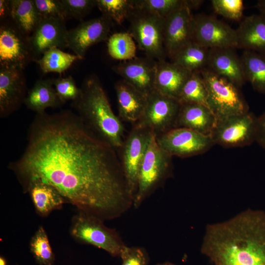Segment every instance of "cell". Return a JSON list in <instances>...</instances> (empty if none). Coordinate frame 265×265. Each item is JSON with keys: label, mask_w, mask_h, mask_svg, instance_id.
<instances>
[{"label": "cell", "mask_w": 265, "mask_h": 265, "mask_svg": "<svg viewBox=\"0 0 265 265\" xmlns=\"http://www.w3.org/2000/svg\"><path fill=\"white\" fill-rule=\"evenodd\" d=\"M235 49L231 48L209 49L207 68L239 88L246 80L240 57L237 55Z\"/></svg>", "instance_id": "d6986e66"}, {"label": "cell", "mask_w": 265, "mask_h": 265, "mask_svg": "<svg viewBox=\"0 0 265 265\" xmlns=\"http://www.w3.org/2000/svg\"><path fill=\"white\" fill-rule=\"evenodd\" d=\"M53 81L59 98L64 104L68 101L73 102L79 97L81 92L80 87H78L72 76L60 77L53 79Z\"/></svg>", "instance_id": "8d00e7d4"}, {"label": "cell", "mask_w": 265, "mask_h": 265, "mask_svg": "<svg viewBox=\"0 0 265 265\" xmlns=\"http://www.w3.org/2000/svg\"><path fill=\"white\" fill-rule=\"evenodd\" d=\"M110 56L121 61L136 57V46L134 40L129 32H120L109 37L107 43Z\"/></svg>", "instance_id": "f546056e"}, {"label": "cell", "mask_w": 265, "mask_h": 265, "mask_svg": "<svg viewBox=\"0 0 265 265\" xmlns=\"http://www.w3.org/2000/svg\"><path fill=\"white\" fill-rule=\"evenodd\" d=\"M29 248L37 264L40 265H53L55 255L47 233L42 226L38 228L31 238Z\"/></svg>", "instance_id": "1f68e13d"}, {"label": "cell", "mask_w": 265, "mask_h": 265, "mask_svg": "<svg viewBox=\"0 0 265 265\" xmlns=\"http://www.w3.org/2000/svg\"><path fill=\"white\" fill-rule=\"evenodd\" d=\"M130 33L147 57L156 61L165 60L163 39L164 19L135 9L128 19Z\"/></svg>", "instance_id": "52a82bcc"}, {"label": "cell", "mask_w": 265, "mask_h": 265, "mask_svg": "<svg viewBox=\"0 0 265 265\" xmlns=\"http://www.w3.org/2000/svg\"><path fill=\"white\" fill-rule=\"evenodd\" d=\"M194 19L191 10L184 6L164 18L165 50L170 59L183 48L194 41Z\"/></svg>", "instance_id": "5bb4252c"}, {"label": "cell", "mask_w": 265, "mask_h": 265, "mask_svg": "<svg viewBox=\"0 0 265 265\" xmlns=\"http://www.w3.org/2000/svg\"><path fill=\"white\" fill-rule=\"evenodd\" d=\"M120 258L121 265H149L150 257L147 250L142 247L126 246Z\"/></svg>", "instance_id": "74e56055"}, {"label": "cell", "mask_w": 265, "mask_h": 265, "mask_svg": "<svg viewBox=\"0 0 265 265\" xmlns=\"http://www.w3.org/2000/svg\"><path fill=\"white\" fill-rule=\"evenodd\" d=\"M79 97L71 105L85 126L102 140L119 149L124 140L125 128L113 112L97 76L86 78Z\"/></svg>", "instance_id": "3957f363"}, {"label": "cell", "mask_w": 265, "mask_h": 265, "mask_svg": "<svg viewBox=\"0 0 265 265\" xmlns=\"http://www.w3.org/2000/svg\"><path fill=\"white\" fill-rule=\"evenodd\" d=\"M200 251L213 265H265V212L248 209L207 224Z\"/></svg>", "instance_id": "7a4b0ae2"}, {"label": "cell", "mask_w": 265, "mask_h": 265, "mask_svg": "<svg viewBox=\"0 0 265 265\" xmlns=\"http://www.w3.org/2000/svg\"><path fill=\"white\" fill-rule=\"evenodd\" d=\"M66 20L60 18L42 19L39 25L28 37L35 59H39L44 53L53 47L60 49L68 48Z\"/></svg>", "instance_id": "e0dca14e"}, {"label": "cell", "mask_w": 265, "mask_h": 265, "mask_svg": "<svg viewBox=\"0 0 265 265\" xmlns=\"http://www.w3.org/2000/svg\"><path fill=\"white\" fill-rule=\"evenodd\" d=\"M192 73L171 61H158L155 90L178 99L183 86Z\"/></svg>", "instance_id": "44dd1931"}, {"label": "cell", "mask_w": 265, "mask_h": 265, "mask_svg": "<svg viewBox=\"0 0 265 265\" xmlns=\"http://www.w3.org/2000/svg\"><path fill=\"white\" fill-rule=\"evenodd\" d=\"M11 11V0H0V21L9 19Z\"/></svg>", "instance_id": "60d3db41"}, {"label": "cell", "mask_w": 265, "mask_h": 265, "mask_svg": "<svg viewBox=\"0 0 265 265\" xmlns=\"http://www.w3.org/2000/svg\"><path fill=\"white\" fill-rule=\"evenodd\" d=\"M240 58L246 81L255 90L265 94V54L244 50Z\"/></svg>", "instance_id": "4316f807"}, {"label": "cell", "mask_w": 265, "mask_h": 265, "mask_svg": "<svg viewBox=\"0 0 265 265\" xmlns=\"http://www.w3.org/2000/svg\"><path fill=\"white\" fill-rule=\"evenodd\" d=\"M175 128H185L211 135L217 119L206 106L197 104H181Z\"/></svg>", "instance_id": "7402d4cb"}, {"label": "cell", "mask_w": 265, "mask_h": 265, "mask_svg": "<svg viewBox=\"0 0 265 265\" xmlns=\"http://www.w3.org/2000/svg\"><path fill=\"white\" fill-rule=\"evenodd\" d=\"M115 90L119 118L132 124L138 122L145 109L147 96L123 80L116 82Z\"/></svg>", "instance_id": "ffe728a7"}, {"label": "cell", "mask_w": 265, "mask_h": 265, "mask_svg": "<svg viewBox=\"0 0 265 265\" xmlns=\"http://www.w3.org/2000/svg\"><path fill=\"white\" fill-rule=\"evenodd\" d=\"M104 220L79 211L71 221V236L78 241L103 249L113 257H120L126 246L116 230L107 227Z\"/></svg>", "instance_id": "5b68a950"}, {"label": "cell", "mask_w": 265, "mask_h": 265, "mask_svg": "<svg viewBox=\"0 0 265 265\" xmlns=\"http://www.w3.org/2000/svg\"><path fill=\"white\" fill-rule=\"evenodd\" d=\"M10 19V18H9ZM0 27V68L24 70L35 59L28 42L11 20L1 21Z\"/></svg>", "instance_id": "30bf717a"}, {"label": "cell", "mask_w": 265, "mask_h": 265, "mask_svg": "<svg viewBox=\"0 0 265 265\" xmlns=\"http://www.w3.org/2000/svg\"><path fill=\"white\" fill-rule=\"evenodd\" d=\"M154 133L137 123L123 141L119 158L129 190L134 197L140 167L150 140Z\"/></svg>", "instance_id": "ba28073f"}, {"label": "cell", "mask_w": 265, "mask_h": 265, "mask_svg": "<svg viewBox=\"0 0 265 265\" xmlns=\"http://www.w3.org/2000/svg\"><path fill=\"white\" fill-rule=\"evenodd\" d=\"M135 7L162 19L187 6V0H134Z\"/></svg>", "instance_id": "836d02e7"}, {"label": "cell", "mask_w": 265, "mask_h": 265, "mask_svg": "<svg viewBox=\"0 0 265 265\" xmlns=\"http://www.w3.org/2000/svg\"><path fill=\"white\" fill-rule=\"evenodd\" d=\"M8 168L23 190L35 181L47 184L79 211L104 221L133 207L116 149L69 110L36 114L25 150Z\"/></svg>", "instance_id": "6da1fadb"}, {"label": "cell", "mask_w": 265, "mask_h": 265, "mask_svg": "<svg viewBox=\"0 0 265 265\" xmlns=\"http://www.w3.org/2000/svg\"><path fill=\"white\" fill-rule=\"evenodd\" d=\"M178 100L181 104H197L208 106L207 91L200 72H192L183 86Z\"/></svg>", "instance_id": "4dcf8cb0"}, {"label": "cell", "mask_w": 265, "mask_h": 265, "mask_svg": "<svg viewBox=\"0 0 265 265\" xmlns=\"http://www.w3.org/2000/svg\"><path fill=\"white\" fill-rule=\"evenodd\" d=\"M28 193L37 212L41 216H48L52 211L60 209L67 203L64 198L53 186L35 181L23 190Z\"/></svg>", "instance_id": "d4e9b609"}, {"label": "cell", "mask_w": 265, "mask_h": 265, "mask_svg": "<svg viewBox=\"0 0 265 265\" xmlns=\"http://www.w3.org/2000/svg\"><path fill=\"white\" fill-rule=\"evenodd\" d=\"M42 19L60 18L66 20L60 0H33Z\"/></svg>", "instance_id": "f35d334b"}, {"label": "cell", "mask_w": 265, "mask_h": 265, "mask_svg": "<svg viewBox=\"0 0 265 265\" xmlns=\"http://www.w3.org/2000/svg\"><path fill=\"white\" fill-rule=\"evenodd\" d=\"M256 7L259 11L260 15L265 19V0H259L256 5Z\"/></svg>", "instance_id": "b9f144b4"}, {"label": "cell", "mask_w": 265, "mask_h": 265, "mask_svg": "<svg viewBox=\"0 0 265 265\" xmlns=\"http://www.w3.org/2000/svg\"><path fill=\"white\" fill-rule=\"evenodd\" d=\"M236 30L237 48L265 54V19L261 15L245 17Z\"/></svg>", "instance_id": "603a6c76"}, {"label": "cell", "mask_w": 265, "mask_h": 265, "mask_svg": "<svg viewBox=\"0 0 265 265\" xmlns=\"http://www.w3.org/2000/svg\"><path fill=\"white\" fill-rule=\"evenodd\" d=\"M194 41L208 49H237L236 30L214 16H194Z\"/></svg>", "instance_id": "4fadbf2b"}, {"label": "cell", "mask_w": 265, "mask_h": 265, "mask_svg": "<svg viewBox=\"0 0 265 265\" xmlns=\"http://www.w3.org/2000/svg\"><path fill=\"white\" fill-rule=\"evenodd\" d=\"M97 6L106 16L121 25L135 9L134 0H96Z\"/></svg>", "instance_id": "d6a6232c"}, {"label": "cell", "mask_w": 265, "mask_h": 265, "mask_svg": "<svg viewBox=\"0 0 265 265\" xmlns=\"http://www.w3.org/2000/svg\"><path fill=\"white\" fill-rule=\"evenodd\" d=\"M80 59L75 54H70L58 48L53 47L46 51L35 62L43 73H62L76 60Z\"/></svg>", "instance_id": "f1b7e54d"}, {"label": "cell", "mask_w": 265, "mask_h": 265, "mask_svg": "<svg viewBox=\"0 0 265 265\" xmlns=\"http://www.w3.org/2000/svg\"><path fill=\"white\" fill-rule=\"evenodd\" d=\"M27 84L23 70L0 68V117L6 118L24 104Z\"/></svg>", "instance_id": "2e32d148"}, {"label": "cell", "mask_w": 265, "mask_h": 265, "mask_svg": "<svg viewBox=\"0 0 265 265\" xmlns=\"http://www.w3.org/2000/svg\"><path fill=\"white\" fill-rule=\"evenodd\" d=\"M67 19L81 21L97 6L96 0H60Z\"/></svg>", "instance_id": "e575fe53"}, {"label": "cell", "mask_w": 265, "mask_h": 265, "mask_svg": "<svg viewBox=\"0 0 265 265\" xmlns=\"http://www.w3.org/2000/svg\"><path fill=\"white\" fill-rule=\"evenodd\" d=\"M257 117L249 111L217 122L211 136L214 143L225 147L247 146L256 140Z\"/></svg>", "instance_id": "9c48e42d"}, {"label": "cell", "mask_w": 265, "mask_h": 265, "mask_svg": "<svg viewBox=\"0 0 265 265\" xmlns=\"http://www.w3.org/2000/svg\"><path fill=\"white\" fill-rule=\"evenodd\" d=\"M10 19L16 27L28 37L42 18L33 0H11Z\"/></svg>", "instance_id": "484cf974"}, {"label": "cell", "mask_w": 265, "mask_h": 265, "mask_svg": "<svg viewBox=\"0 0 265 265\" xmlns=\"http://www.w3.org/2000/svg\"><path fill=\"white\" fill-rule=\"evenodd\" d=\"M207 91V104L219 120L249 111L247 104L238 87L208 68L200 72Z\"/></svg>", "instance_id": "8992f818"}, {"label": "cell", "mask_w": 265, "mask_h": 265, "mask_svg": "<svg viewBox=\"0 0 265 265\" xmlns=\"http://www.w3.org/2000/svg\"><path fill=\"white\" fill-rule=\"evenodd\" d=\"M209 49L193 41L178 52L171 61L191 72L207 67Z\"/></svg>", "instance_id": "83f0119b"}, {"label": "cell", "mask_w": 265, "mask_h": 265, "mask_svg": "<svg viewBox=\"0 0 265 265\" xmlns=\"http://www.w3.org/2000/svg\"><path fill=\"white\" fill-rule=\"evenodd\" d=\"M157 61L149 58L137 57L121 61L112 69L122 80L148 96L155 90Z\"/></svg>", "instance_id": "ac0fdd59"}, {"label": "cell", "mask_w": 265, "mask_h": 265, "mask_svg": "<svg viewBox=\"0 0 265 265\" xmlns=\"http://www.w3.org/2000/svg\"><path fill=\"white\" fill-rule=\"evenodd\" d=\"M214 12L231 20L238 21L242 17L244 5L242 0H212Z\"/></svg>", "instance_id": "d590c367"}, {"label": "cell", "mask_w": 265, "mask_h": 265, "mask_svg": "<svg viewBox=\"0 0 265 265\" xmlns=\"http://www.w3.org/2000/svg\"><path fill=\"white\" fill-rule=\"evenodd\" d=\"M172 157L158 145L153 134L142 161L133 207L139 208L144 201L171 176Z\"/></svg>", "instance_id": "277c9868"}, {"label": "cell", "mask_w": 265, "mask_h": 265, "mask_svg": "<svg viewBox=\"0 0 265 265\" xmlns=\"http://www.w3.org/2000/svg\"><path fill=\"white\" fill-rule=\"evenodd\" d=\"M26 107L36 114L46 112L48 108H56L64 105L59 98L53 79H39L28 91L25 100Z\"/></svg>", "instance_id": "cb8c5ba5"}, {"label": "cell", "mask_w": 265, "mask_h": 265, "mask_svg": "<svg viewBox=\"0 0 265 265\" xmlns=\"http://www.w3.org/2000/svg\"><path fill=\"white\" fill-rule=\"evenodd\" d=\"M255 141L265 150V111L257 117Z\"/></svg>", "instance_id": "ab89813d"}, {"label": "cell", "mask_w": 265, "mask_h": 265, "mask_svg": "<svg viewBox=\"0 0 265 265\" xmlns=\"http://www.w3.org/2000/svg\"><path fill=\"white\" fill-rule=\"evenodd\" d=\"M181 104L176 98L155 90L147 96L144 111L136 123L150 130L156 136L175 128Z\"/></svg>", "instance_id": "8fae6325"}, {"label": "cell", "mask_w": 265, "mask_h": 265, "mask_svg": "<svg viewBox=\"0 0 265 265\" xmlns=\"http://www.w3.org/2000/svg\"><path fill=\"white\" fill-rule=\"evenodd\" d=\"M0 265H7L6 259L2 256L0 257Z\"/></svg>", "instance_id": "7bdbcfd3"}, {"label": "cell", "mask_w": 265, "mask_h": 265, "mask_svg": "<svg viewBox=\"0 0 265 265\" xmlns=\"http://www.w3.org/2000/svg\"><path fill=\"white\" fill-rule=\"evenodd\" d=\"M112 25L113 21L110 19L102 15L81 22L76 27L68 30L67 35L68 48L75 54L83 59L90 47L108 40Z\"/></svg>", "instance_id": "9a60e30c"}, {"label": "cell", "mask_w": 265, "mask_h": 265, "mask_svg": "<svg viewBox=\"0 0 265 265\" xmlns=\"http://www.w3.org/2000/svg\"><path fill=\"white\" fill-rule=\"evenodd\" d=\"M160 148L172 157L186 158L202 154L214 144L211 136L185 128H175L156 136Z\"/></svg>", "instance_id": "7c38bea8"}, {"label": "cell", "mask_w": 265, "mask_h": 265, "mask_svg": "<svg viewBox=\"0 0 265 265\" xmlns=\"http://www.w3.org/2000/svg\"><path fill=\"white\" fill-rule=\"evenodd\" d=\"M156 265H177L175 264H174L172 262H165L162 263H159L157 264Z\"/></svg>", "instance_id": "ee69618b"}]
</instances>
